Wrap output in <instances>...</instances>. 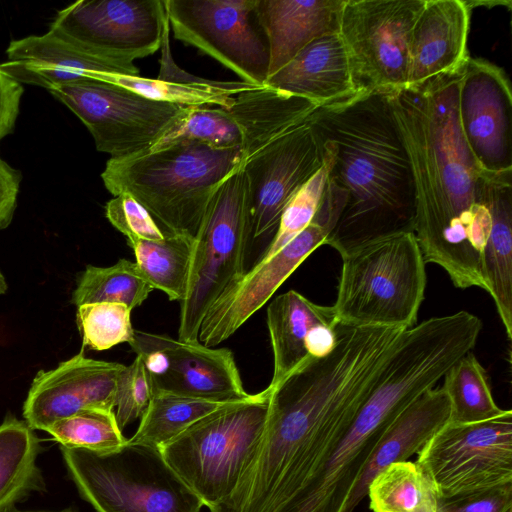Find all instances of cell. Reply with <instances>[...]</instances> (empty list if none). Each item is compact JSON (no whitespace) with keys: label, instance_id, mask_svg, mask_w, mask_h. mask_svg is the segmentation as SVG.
<instances>
[{"label":"cell","instance_id":"cell-1","mask_svg":"<svg viewBox=\"0 0 512 512\" xmlns=\"http://www.w3.org/2000/svg\"><path fill=\"white\" fill-rule=\"evenodd\" d=\"M462 74L463 69L389 94L411 164L413 233L425 263L440 266L457 288L478 287L490 294L484 248L491 216L485 171L460 129Z\"/></svg>","mask_w":512,"mask_h":512},{"label":"cell","instance_id":"cell-2","mask_svg":"<svg viewBox=\"0 0 512 512\" xmlns=\"http://www.w3.org/2000/svg\"><path fill=\"white\" fill-rule=\"evenodd\" d=\"M329 151L327 181L345 203L326 243L340 254L368 240L413 232V174L389 91H363L310 116Z\"/></svg>","mask_w":512,"mask_h":512},{"label":"cell","instance_id":"cell-3","mask_svg":"<svg viewBox=\"0 0 512 512\" xmlns=\"http://www.w3.org/2000/svg\"><path fill=\"white\" fill-rule=\"evenodd\" d=\"M244 162L240 149L181 141L109 158L101 179L113 196L127 193L135 198L165 231L194 241L212 196Z\"/></svg>","mask_w":512,"mask_h":512},{"label":"cell","instance_id":"cell-4","mask_svg":"<svg viewBox=\"0 0 512 512\" xmlns=\"http://www.w3.org/2000/svg\"><path fill=\"white\" fill-rule=\"evenodd\" d=\"M332 306L339 323L409 329L426 288L425 261L413 232L377 237L340 254Z\"/></svg>","mask_w":512,"mask_h":512},{"label":"cell","instance_id":"cell-5","mask_svg":"<svg viewBox=\"0 0 512 512\" xmlns=\"http://www.w3.org/2000/svg\"><path fill=\"white\" fill-rule=\"evenodd\" d=\"M268 398L267 387L226 404L159 448L203 506L216 505L234 490L263 434Z\"/></svg>","mask_w":512,"mask_h":512},{"label":"cell","instance_id":"cell-6","mask_svg":"<svg viewBox=\"0 0 512 512\" xmlns=\"http://www.w3.org/2000/svg\"><path fill=\"white\" fill-rule=\"evenodd\" d=\"M82 498L97 512H200L198 496L158 448L128 441L110 452L61 446Z\"/></svg>","mask_w":512,"mask_h":512},{"label":"cell","instance_id":"cell-7","mask_svg":"<svg viewBox=\"0 0 512 512\" xmlns=\"http://www.w3.org/2000/svg\"><path fill=\"white\" fill-rule=\"evenodd\" d=\"M250 234L246 179L242 168L218 187L193 241L186 298L181 302L178 339L197 342L202 320L227 285L244 272Z\"/></svg>","mask_w":512,"mask_h":512},{"label":"cell","instance_id":"cell-8","mask_svg":"<svg viewBox=\"0 0 512 512\" xmlns=\"http://www.w3.org/2000/svg\"><path fill=\"white\" fill-rule=\"evenodd\" d=\"M321 105L269 86L235 96L228 108L185 107L181 115L147 149L197 141L220 149L242 150L245 160L301 124Z\"/></svg>","mask_w":512,"mask_h":512},{"label":"cell","instance_id":"cell-9","mask_svg":"<svg viewBox=\"0 0 512 512\" xmlns=\"http://www.w3.org/2000/svg\"><path fill=\"white\" fill-rule=\"evenodd\" d=\"M425 1L345 0L339 35L358 92L407 87L411 32Z\"/></svg>","mask_w":512,"mask_h":512},{"label":"cell","instance_id":"cell-10","mask_svg":"<svg viewBox=\"0 0 512 512\" xmlns=\"http://www.w3.org/2000/svg\"><path fill=\"white\" fill-rule=\"evenodd\" d=\"M416 463L439 498L512 483V411L478 423H448Z\"/></svg>","mask_w":512,"mask_h":512},{"label":"cell","instance_id":"cell-11","mask_svg":"<svg viewBox=\"0 0 512 512\" xmlns=\"http://www.w3.org/2000/svg\"><path fill=\"white\" fill-rule=\"evenodd\" d=\"M48 92L82 121L96 149L110 158L146 150L185 109L95 79L61 84Z\"/></svg>","mask_w":512,"mask_h":512},{"label":"cell","instance_id":"cell-12","mask_svg":"<svg viewBox=\"0 0 512 512\" xmlns=\"http://www.w3.org/2000/svg\"><path fill=\"white\" fill-rule=\"evenodd\" d=\"M174 37L210 56L242 82L264 86L269 50L256 0H164Z\"/></svg>","mask_w":512,"mask_h":512},{"label":"cell","instance_id":"cell-13","mask_svg":"<svg viewBox=\"0 0 512 512\" xmlns=\"http://www.w3.org/2000/svg\"><path fill=\"white\" fill-rule=\"evenodd\" d=\"M342 211V204L327 188L311 223L266 260L232 280L205 314L198 341L215 347L233 335L262 308L278 288L319 246L326 243Z\"/></svg>","mask_w":512,"mask_h":512},{"label":"cell","instance_id":"cell-14","mask_svg":"<svg viewBox=\"0 0 512 512\" xmlns=\"http://www.w3.org/2000/svg\"><path fill=\"white\" fill-rule=\"evenodd\" d=\"M310 116L246 159L242 166L253 239L275 234L290 200L326 161L323 139Z\"/></svg>","mask_w":512,"mask_h":512},{"label":"cell","instance_id":"cell-15","mask_svg":"<svg viewBox=\"0 0 512 512\" xmlns=\"http://www.w3.org/2000/svg\"><path fill=\"white\" fill-rule=\"evenodd\" d=\"M150 376L153 392L164 391L209 401L247 399L233 353L166 335L135 330L129 343Z\"/></svg>","mask_w":512,"mask_h":512},{"label":"cell","instance_id":"cell-16","mask_svg":"<svg viewBox=\"0 0 512 512\" xmlns=\"http://www.w3.org/2000/svg\"><path fill=\"white\" fill-rule=\"evenodd\" d=\"M168 19L164 0H80L59 10L50 25L125 62L161 48Z\"/></svg>","mask_w":512,"mask_h":512},{"label":"cell","instance_id":"cell-17","mask_svg":"<svg viewBox=\"0 0 512 512\" xmlns=\"http://www.w3.org/2000/svg\"><path fill=\"white\" fill-rule=\"evenodd\" d=\"M458 118L464 140L488 173L512 170V93L505 71L469 57L460 81Z\"/></svg>","mask_w":512,"mask_h":512},{"label":"cell","instance_id":"cell-18","mask_svg":"<svg viewBox=\"0 0 512 512\" xmlns=\"http://www.w3.org/2000/svg\"><path fill=\"white\" fill-rule=\"evenodd\" d=\"M0 69L21 84L46 90L83 79L96 80L101 74H140L134 63L114 59L52 25L42 35L12 40Z\"/></svg>","mask_w":512,"mask_h":512},{"label":"cell","instance_id":"cell-19","mask_svg":"<svg viewBox=\"0 0 512 512\" xmlns=\"http://www.w3.org/2000/svg\"><path fill=\"white\" fill-rule=\"evenodd\" d=\"M124 366L87 358L81 352L55 369L39 371L23 406L26 423L33 430L46 431L83 409L114 411L117 380Z\"/></svg>","mask_w":512,"mask_h":512},{"label":"cell","instance_id":"cell-20","mask_svg":"<svg viewBox=\"0 0 512 512\" xmlns=\"http://www.w3.org/2000/svg\"><path fill=\"white\" fill-rule=\"evenodd\" d=\"M332 306L316 304L295 290L278 295L267 308V327L273 353L276 385L310 358L327 355L337 341Z\"/></svg>","mask_w":512,"mask_h":512},{"label":"cell","instance_id":"cell-21","mask_svg":"<svg viewBox=\"0 0 512 512\" xmlns=\"http://www.w3.org/2000/svg\"><path fill=\"white\" fill-rule=\"evenodd\" d=\"M471 10L464 0L425 1L411 32L407 87L463 69Z\"/></svg>","mask_w":512,"mask_h":512},{"label":"cell","instance_id":"cell-22","mask_svg":"<svg viewBox=\"0 0 512 512\" xmlns=\"http://www.w3.org/2000/svg\"><path fill=\"white\" fill-rule=\"evenodd\" d=\"M344 3L345 0H256V18L269 50L268 77L315 39L339 33Z\"/></svg>","mask_w":512,"mask_h":512},{"label":"cell","instance_id":"cell-23","mask_svg":"<svg viewBox=\"0 0 512 512\" xmlns=\"http://www.w3.org/2000/svg\"><path fill=\"white\" fill-rule=\"evenodd\" d=\"M265 85L321 106L358 93L339 33L312 41L288 64L268 77Z\"/></svg>","mask_w":512,"mask_h":512},{"label":"cell","instance_id":"cell-24","mask_svg":"<svg viewBox=\"0 0 512 512\" xmlns=\"http://www.w3.org/2000/svg\"><path fill=\"white\" fill-rule=\"evenodd\" d=\"M160 71L156 79L141 76L102 74L96 80L123 87L145 98L181 107L216 105L228 108L235 96L255 86L242 81H216L192 75L173 60L170 25L167 19L161 44Z\"/></svg>","mask_w":512,"mask_h":512},{"label":"cell","instance_id":"cell-25","mask_svg":"<svg viewBox=\"0 0 512 512\" xmlns=\"http://www.w3.org/2000/svg\"><path fill=\"white\" fill-rule=\"evenodd\" d=\"M450 403L444 390L431 388L414 400L392 422L372 455L361 479L354 507L367 494L370 481L388 465L407 461L450 422Z\"/></svg>","mask_w":512,"mask_h":512},{"label":"cell","instance_id":"cell-26","mask_svg":"<svg viewBox=\"0 0 512 512\" xmlns=\"http://www.w3.org/2000/svg\"><path fill=\"white\" fill-rule=\"evenodd\" d=\"M491 226L484 248V266L498 315L512 338V170L485 172Z\"/></svg>","mask_w":512,"mask_h":512},{"label":"cell","instance_id":"cell-27","mask_svg":"<svg viewBox=\"0 0 512 512\" xmlns=\"http://www.w3.org/2000/svg\"><path fill=\"white\" fill-rule=\"evenodd\" d=\"M40 451L39 439L26 421L9 416L0 425V512L45 490L36 464Z\"/></svg>","mask_w":512,"mask_h":512},{"label":"cell","instance_id":"cell-28","mask_svg":"<svg viewBox=\"0 0 512 512\" xmlns=\"http://www.w3.org/2000/svg\"><path fill=\"white\" fill-rule=\"evenodd\" d=\"M128 245L153 289L164 292L171 301L183 302L188 290L193 240L165 231L162 241L136 240Z\"/></svg>","mask_w":512,"mask_h":512},{"label":"cell","instance_id":"cell-29","mask_svg":"<svg viewBox=\"0 0 512 512\" xmlns=\"http://www.w3.org/2000/svg\"><path fill=\"white\" fill-rule=\"evenodd\" d=\"M373 512H437L438 494L416 462L385 467L368 484Z\"/></svg>","mask_w":512,"mask_h":512},{"label":"cell","instance_id":"cell-30","mask_svg":"<svg viewBox=\"0 0 512 512\" xmlns=\"http://www.w3.org/2000/svg\"><path fill=\"white\" fill-rule=\"evenodd\" d=\"M443 378L442 389L451 409L449 423H478L506 411L494 401L487 372L472 352L452 365Z\"/></svg>","mask_w":512,"mask_h":512},{"label":"cell","instance_id":"cell-31","mask_svg":"<svg viewBox=\"0 0 512 512\" xmlns=\"http://www.w3.org/2000/svg\"><path fill=\"white\" fill-rule=\"evenodd\" d=\"M226 404L229 403L155 391L135 434L127 441L159 449L194 422Z\"/></svg>","mask_w":512,"mask_h":512},{"label":"cell","instance_id":"cell-32","mask_svg":"<svg viewBox=\"0 0 512 512\" xmlns=\"http://www.w3.org/2000/svg\"><path fill=\"white\" fill-rule=\"evenodd\" d=\"M152 290L136 262L120 259L108 267L86 266L78 279L71 302L76 306L117 302L133 310L148 298Z\"/></svg>","mask_w":512,"mask_h":512},{"label":"cell","instance_id":"cell-33","mask_svg":"<svg viewBox=\"0 0 512 512\" xmlns=\"http://www.w3.org/2000/svg\"><path fill=\"white\" fill-rule=\"evenodd\" d=\"M46 432L63 447L101 453L117 450L127 441L117 424L114 411L100 408L80 410L54 422Z\"/></svg>","mask_w":512,"mask_h":512},{"label":"cell","instance_id":"cell-34","mask_svg":"<svg viewBox=\"0 0 512 512\" xmlns=\"http://www.w3.org/2000/svg\"><path fill=\"white\" fill-rule=\"evenodd\" d=\"M132 310L123 303L95 302L78 306L77 324L83 345L96 351L130 343L135 334Z\"/></svg>","mask_w":512,"mask_h":512},{"label":"cell","instance_id":"cell-35","mask_svg":"<svg viewBox=\"0 0 512 512\" xmlns=\"http://www.w3.org/2000/svg\"><path fill=\"white\" fill-rule=\"evenodd\" d=\"M325 149L326 161L324 165L290 200L281 215L273 239L256 262L266 260L274 255L301 233L313 220L327 183L330 156L326 146Z\"/></svg>","mask_w":512,"mask_h":512},{"label":"cell","instance_id":"cell-36","mask_svg":"<svg viewBox=\"0 0 512 512\" xmlns=\"http://www.w3.org/2000/svg\"><path fill=\"white\" fill-rule=\"evenodd\" d=\"M153 395L150 376L139 356L124 366L117 380L114 414L121 431L141 419Z\"/></svg>","mask_w":512,"mask_h":512},{"label":"cell","instance_id":"cell-37","mask_svg":"<svg viewBox=\"0 0 512 512\" xmlns=\"http://www.w3.org/2000/svg\"><path fill=\"white\" fill-rule=\"evenodd\" d=\"M108 221L127 238V242L136 240L162 241V230L152 215L131 195L121 193L114 196L105 205Z\"/></svg>","mask_w":512,"mask_h":512},{"label":"cell","instance_id":"cell-38","mask_svg":"<svg viewBox=\"0 0 512 512\" xmlns=\"http://www.w3.org/2000/svg\"><path fill=\"white\" fill-rule=\"evenodd\" d=\"M437 512H512V483L439 498Z\"/></svg>","mask_w":512,"mask_h":512},{"label":"cell","instance_id":"cell-39","mask_svg":"<svg viewBox=\"0 0 512 512\" xmlns=\"http://www.w3.org/2000/svg\"><path fill=\"white\" fill-rule=\"evenodd\" d=\"M23 93V85L0 69V141L15 129Z\"/></svg>","mask_w":512,"mask_h":512},{"label":"cell","instance_id":"cell-40","mask_svg":"<svg viewBox=\"0 0 512 512\" xmlns=\"http://www.w3.org/2000/svg\"><path fill=\"white\" fill-rule=\"evenodd\" d=\"M21 181V171L0 157V230L7 228L13 219Z\"/></svg>","mask_w":512,"mask_h":512},{"label":"cell","instance_id":"cell-41","mask_svg":"<svg viewBox=\"0 0 512 512\" xmlns=\"http://www.w3.org/2000/svg\"><path fill=\"white\" fill-rule=\"evenodd\" d=\"M6 512H29V511H21V510L16 509V507H14ZM63 512H71V511H63Z\"/></svg>","mask_w":512,"mask_h":512}]
</instances>
